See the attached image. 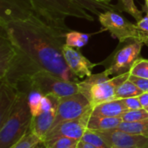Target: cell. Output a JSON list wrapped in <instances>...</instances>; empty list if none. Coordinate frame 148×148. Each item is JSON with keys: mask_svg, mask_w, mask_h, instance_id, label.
I'll list each match as a JSON object with an SVG mask.
<instances>
[{"mask_svg": "<svg viewBox=\"0 0 148 148\" xmlns=\"http://www.w3.org/2000/svg\"><path fill=\"white\" fill-rule=\"evenodd\" d=\"M66 33L50 27L35 16L0 23V34L5 36L40 72L47 71L65 81L80 82L62 55Z\"/></svg>", "mask_w": 148, "mask_h": 148, "instance_id": "1", "label": "cell"}, {"mask_svg": "<svg viewBox=\"0 0 148 148\" xmlns=\"http://www.w3.org/2000/svg\"><path fill=\"white\" fill-rule=\"evenodd\" d=\"M32 112L26 92L19 90L13 105L0 117V148H10L30 130Z\"/></svg>", "mask_w": 148, "mask_h": 148, "instance_id": "2", "label": "cell"}, {"mask_svg": "<svg viewBox=\"0 0 148 148\" xmlns=\"http://www.w3.org/2000/svg\"><path fill=\"white\" fill-rule=\"evenodd\" d=\"M130 75L129 72L109 78L107 71L91 75L78 83L79 92L87 97L92 108L106 101L115 100L116 88L126 82Z\"/></svg>", "mask_w": 148, "mask_h": 148, "instance_id": "3", "label": "cell"}, {"mask_svg": "<svg viewBox=\"0 0 148 148\" xmlns=\"http://www.w3.org/2000/svg\"><path fill=\"white\" fill-rule=\"evenodd\" d=\"M26 93L29 95L32 112L30 130L43 140L55 121L60 98L54 95H43L36 91Z\"/></svg>", "mask_w": 148, "mask_h": 148, "instance_id": "4", "label": "cell"}, {"mask_svg": "<svg viewBox=\"0 0 148 148\" xmlns=\"http://www.w3.org/2000/svg\"><path fill=\"white\" fill-rule=\"evenodd\" d=\"M78 83L65 81L47 71H41L16 88L23 92L36 91L43 95H54L62 98L79 93Z\"/></svg>", "mask_w": 148, "mask_h": 148, "instance_id": "5", "label": "cell"}, {"mask_svg": "<svg viewBox=\"0 0 148 148\" xmlns=\"http://www.w3.org/2000/svg\"><path fill=\"white\" fill-rule=\"evenodd\" d=\"M33 2L66 32L70 31L65 23L67 16H74L90 22L94 21L93 16L88 14L87 10L74 0H33Z\"/></svg>", "mask_w": 148, "mask_h": 148, "instance_id": "6", "label": "cell"}, {"mask_svg": "<svg viewBox=\"0 0 148 148\" xmlns=\"http://www.w3.org/2000/svg\"><path fill=\"white\" fill-rule=\"evenodd\" d=\"M101 24L121 42L135 41L148 46V34L141 30L137 24H134L114 10H106L99 16Z\"/></svg>", "mask_w": 148, "mask_h": 148, "instance_id": "7", "label": "cell"}, {"mask_svg": "<svg viewBox=\"0 0 148 148\" xmlns=\"http://www.w3.org/2000/svg\"><path fill=\"white\" fill-rule=\"evenodd\" d=\"M32 16L54 29L62 30L51 17L36 5L33 0H0V23L23 20Z\"/></svg>", "mask_w": 148, "mask_h": 148, "instance_id": "8", "label": "cell"}, {"mask_svg": "<svg viewBox=\"0 0 148 148\" xmlns=\"http://www.w3.org/2000/svg\"><path fill=\"white\" fill-rule=\"evenodd\" d=\"M92 108L89 101L80 92L69 96L62 97L59 99L56 116L50 129L62 122L78 119L92 110Z\"/></svg>", "mask_w": 148, "mask_h": 148, "instance_id": "9", "label": "cell"}, {"mask_svg": "<svg viewBox=\"0 0 148 148\" xmlns=\"http://www.w3.org/2000/svg\"><path fill=\"white\" fill-rule=\"evenodd\" d=\"M142 46V42L133 41L118 49L112 58L110 66L106 69L109 76L129 72L135 61L140 58Z\"/></svg>", "mask_w": 148, "mask_h": 148, "instance_id": "10", "label": "cell"}, {"mask_svg": "<svg viewBox=\"0 0 148 148\" xmlns=\"http://www.w3.org/2000/svg\"><path fill=\"white\" fill-rule=\"evenodd\" d=\"M91 114L92 110L86 113L78 119L62 122L61 124L53 127L47 133L43 139V141L61 137L82 140L84 133L88 129V123Z\"/></svg>", "mask_w": 148, "mask_h": 148, "instance_id": "11", "label": "cell"}, {"mask_svg": "<svg viewBox=\"0 0 148 148\" xmlns=\"http://www.w3.org/2000/svg\"><path fill=\"white\" fill-rule=\"evenodd\" d=\"M97 132L110 147L148 148V138L132 134L120 129H111Z\"/></svg>", "mask_w": 148, "mask_h": 148, "instance_id": "12", "label": "cell"}, {"mask_svg": "<svg viewBox=\"0 0 148 148\" xmlns=\"http://www.w3.org/2000/svg\"><path fill=\"white\" fill-rule=\"evenodd\" d=\"M62 55L69 69L79 79L90 76L92 75L93 69L97 66L96 63L91 62L77 49L66 44H64L62 48Z\"/></svg>", "mask_w": 148, "mask_h": 148, "instance_id": "13", "label": "cell"}, {"mask_svg": "<svg viewBox=\"0 0 148 148\" xmlns=\"http://www.w3.org/2000/svg\"><path fill=\"white\" fill-rule=\"evenodd\" d=\"M127 110L122 100H113L99 104L92 108L91 115L102 117H121Z\"/></svg>", "mask_w": 148, "mask_h": 148, "instance_id": "14", "label": "cell"}, {"mask_svg": "<svg viewBox=\"0 0 148 148\" xmlns=\"http://www.w3.org/2000/svg\"><path fill=\"white\" fill-rule=\"evenodd\" d=\"M121 122V117H102L91 115L88 123V129L92 131H106L115 129Z\"/></svg>", "mask_w": 148, "mask_h": 148, "instance_id": "15", "label": "cell"}, {"mask_svg": "<svg viewBox=\"0 0 148 148\" xmlns=\"http://www.w3.org/2000/svg\"><path fill=\"white\" fill-rule=\"evenodd\" d=\"M143 92L129 79L121 84L115 91V100H121L131 97H138L142 95Z\"/></svg>", "mask_w": 148, "mask_h": 148, "instance_id": "16", "label": "cell"}, {"mask_svg": "<svg viewBox=\"0 0 148 148\" xmlns=\"http://www.w3.org/2000/svg\"><path fill=\"white\" fill-rule=\"evenodd\" d=\"M117 129L148 138V119L137 122H121Z\"/></svg>", "mask_w": 148, "mask_h": 148, "instance_id": "17", "label": "cell"}, {"mask_svg": "<svg viewBox=\"0 0 148 148\" xmlns=\"http://www.w3.org/2000/svg\"><path fill=\"white\" fill-rule=\"evenodd\" d=\"M80 5H82L85 10L89 11L90 13L95 14V15H100L101 12L100 11L101 10H103L104 11L106 10H118V8L111 4L110 3H101V2H97L95 0H74Z\"/></svg>", "mask_w": 148, "mask_h": 148, "instance_id": "18", "label": "cell"}, {"mask_svg": "<svg viewBox=\"0 0 148 148\" xmlns=\"http://www.w3.org/2000/svg\"><path fill=\"white\" fill-rule=\"evenodd\" d=\"M89 40V35L70 30L66 33L65 44L72 48H82L85 46Z\"/></svg>", "mask_w": 148, "mask_h": 148, "instance_id": "19", "label": "cell"}, {"mask_svg": "<svg viewBox=\"0 0 148 148\" xmlns=\"http://www.w3.org/2000/svg\"><path fill=\"white\" fill-rule=\"evenodd\" d=\"M81 140L61 137L44 141L47 148H77Z\"/></svg>", "mask_w": 148, "mask_h": 148, "instance_id": "20", "label": "cell"}, {"mask_svg": "<svg viewBox=\"0 0 148 148\" xmlns=\"http://www.w3.org/2000/svg\"><path fill=\"white\" fill-rule=\"evenodd\" d=\"M81 140L89 143L97 148H111L97 132L89 129L86 130Z\"/></svg>", "mask_w": 148, "mask_h": 148, "instance_id": "21", "label": "cell"}, {"mask_svg": "<svg viewBox=\"0 0 148 148\" xmlns=\"http://www.w3.org/2000/svg\"><path fill=\"white\" fill-rule=\"evenodd\" d=\"M147 119H148V111L146 108L128 110L121 116L123 122H137Z\"/></svg>", "mask_w": 148, "mask_h": 148, "instance_id": "22", "label": "cell"}, {"mask_svg": "<svg viewBox=\"0 0 148 148\" xmlns=\"http://www.w3.org/2000/svg\"><path fill=\"white\" fill-rule=\"evenodd\" d=\"M129 73L134 76L148 79V60L143 58H139L136 60Z\"/></svg>", "mask_w": 148, "mask_h": 148, "instance_id": "23", "label": "cell"}, {"mask_svg": "<svg viewBox=\"0 0 148 148\" xmlns=\"http://www.w3.org/2000/svg\"><path fill=\"white\" fill-rule=\"evenodd\" d=\"M40 140H41L31 130H29L23 138L10 148H34Z\"/></svg>", "mask_w": 148, "mask_h": 148, "instance_id": "24", "label": "cell"}, {"mask_svg": "<svg viewBox=\"0 0 148 148\" xmlns=\"http://www.w3.org/2000/svg\"><path fill=\"white\" fill-rule=\"evenodd\" d=\"M120 2L122 4L123 10L130 14L137 22L142 18V13L137 9L134 0H120Z\"/></svg>", "mask_w": 148, "mask_h": 148, "instance_id": "25", "label": "cell"}, {"mask_svg": "<svg viewBox=\"0 0 148 148\" xmlns=\"http://www.w3.org/2000/svg\"><path fill=\"white\" fill-rule=\"evenodd\" d=\"M121 100L125 104L126 108H127V110H136V109L143 108L138 97H131V98H126Z\"/></svg>", "mask_w": 148, "mask_h": 148, "instance_id": "26", "label": "cell"}, {"mask_svg": "<svg viewBox=\"0 0 148 148\" xmlns=\"http://www.w3.org/2000/svg\"><path fill=\"white\" fill-rule=\"evenodd\" d=\"M128 79L134 83L140 89H141L143 92H148V79L142 78V77H138L130 75Z\"/></svg>", "mask_w": 148, "mask_h": 148, "instance_id": "27", "label": "cell"}, {"mask_svg": "<svg viewBox=\"0 0 148 148\" xmlns=\"http://www.w3.org/2000/svg\"><path fill=\"white\" fill-rule=\"evenodd\" d=\"M137 26L143 31L148 34V12L146 16L142 17L139 22H137Z\"/></svg>", "mask_w": 148, "mask_h": 148, "instance_id": "28", "label": "cell"}, {"mask_svg": "<svg viewBox=\"0 0 148 148\" xmlns=\"http://www.w3.org/2000/svg\"><path fill=\"white\" fill-rule=\"evenodd\" d=\"M140 104L142 106L143 108H147L148 107V92H145L142 95H140V96H138Z\"/></svg>", "mask_w": 148, "mask_h": 148, "instance_id": "29", "label": "cell"}, {"mask_svg": "<svg viewBox=\"0 0 148 148\" xmlns=\"http://www.w3.org/2000/svg\"><path fill=\"white\" fill-rule=\"evenodd\" d=\"M77 148H97L95 147V146L89 144V143H87L85 141H82V140H80L79 144H78V147Z\"/></svg>", "mask_w": 148, "mask_h": 148, "instance_id": "30", "label": "cell"}, {"mask_svg": "<svg viewBox=\"0 0 148 148\" xmlns=\"http://www.w3.org/2000/svg\"><path fill=\"white\" fill-rule=\"evenodd\" d=\"M34 148H47V146H46V144H45V142L43 140H40Z\"/></svg>", "mask_w": 148, "mask_h": 148, "instance_id": "31", "label": "cell"}, {"mask_svg": "<svg viewBox=\"0 0 148 148\" xmlns=\"http://www.w3.org/2000/svg\"><path fill=\"white\" fill-rule=\"evenodd\" d=\"M95 1L101 2V3H110V1H111V0H95Z\"/></svg>", "mask_w": 148, "mask_h": 148, "instance_id": "32", "label": "cell"}, {"mask_svg": "<svg viewBox=\"0 0 148 148\" xmlns=\"http://www.w3.org/2000/svg\"><path fill=\"white\" fill-rule=\"evenodd\" d=\"M146 1V5H147V12H148V0H145Z\"/></svg>", "mask_w": 148, "mask_h": 148, "instance_id": "33", "label": "cell"}, {"mask_svg": "<svg viewBox=\"0 0 148 148\" xmlns=\"http://www.w3.org/2000/svg\"><path fill=\"white\" fill-rule=\"evenodd\" d=\"M146 109H147V111H148V107H147V108H146Z\"/></svg>", "mask_w": 148, "mask_h": 148, "instance_id": "34", "label": "cell"}, {"mask_svg": "<svg viewBox=\"0 0 148 148\" xmlns=\"http://www.w3.org/2000/svg\"><path fill=\"white\" fill-rule=\"evenodd\" d=\"M112 148H115V147H112Z\"/></svg>", "mask_w": 148, "mask_h": 148, "instance_id": "35", "label": "cell"}]
</instances>
